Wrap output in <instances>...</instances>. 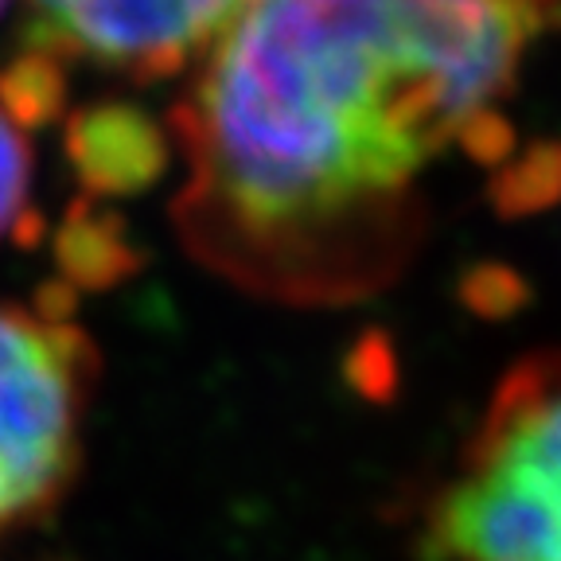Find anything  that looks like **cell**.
Here are the masks:
<instances>
[{
    "label": "cell",
    "instance_id": "5b68a950",
    "mask_svg": "<svg viewBox=\"0 0 561 561\" xmlns=\"http://www.w3.org/2000/svg\"><path fill=\"white\" fill-rule=\"evenodd\" d=\"M62 152L82 195L105 203L145 195L168 172V129L133 102H90L62 117Z\"/></svg>",
    "mask_w": 561,
    "mask_h": 561
},
{
    "label": "cell",
    "instance_id": "ba28073f",
    "mask_svg": "<svg viewBox=\"0 0 561 561\" xmlns=\"http://www.w3.org/2000/svg\"><path fill=\"white\" fill-rule=\"evenodd\" d=\"M561 199V140H535L523 157L500 164L491 180V203L503 219H523Z\"/></svg>",
    "mask_w": 561,
    "mask_h": 561
},
{
    "label": "cell",
    "instance_id": "30bf717a",
    "mask_svg": "<svg viewBox=\"0 0 561 561\" xmlns=\"http://www.w3.org/2000/svg\"><path fill=\"white\" fill-rule=\"evenodd\" d=\"M460 297H465V305L472 308L476 316L500 320V316L518 312V308L526 305V297H530V289H526V280L518 277L515 270L483 262V265H476V270H468L465 285H460Z\"/></svg>",
    "mask_w": 561,
    "mask_h": 561
},
{
    "label": "cell",
    "instance_id": "6da1fadb",
    "mask_svg": "<svg viewBox=\"0 0 561 561\" xmlns=\"http://www.w3.org/2000/svg\"><path fill=\"white\" fill-rule=\"evenodd\" d=\"M538 32L535 0H250L168 117L187 250L300 305L390 280L421 168L515 87Z\"/></svg>",
    "mask_w": 561,
    "mask_h": 561
},
{
    "label": "cell",
    "instance_id": "52a82bcc",
    "mask_svg": "<svg viewBox=\"0 0 561 561\" xmlns=\"http://www.w3.org/2000/svg\"><path fill=\"white\" fill-rule=\"evenodd\" d=\"M0 114L20 133L47 129L67 117V62L39 47H24L0 67Z\"/></svg>",
    "mask_w": 561,
    "mask_h": 561
},
{
    "label": "cell",
    "instance_id": "4fadbf2b",
    "mask_svg": "<svg viewBox=\"0 0 561 561\" xmlns=\"http://www.w3.org/2000/svg\"><path fill=\"white\" fill-rule=\"evenodd\" d=\"M4 9H9V0H0V12H4Z\"/></svg>",
    "mask_w": 561,
    "mask_h": 561
},
{
    "label": "cell",
    "instance_id": "8fae6325",
    "mask_svg": "<svg viewBox=\"0 0 561 561\" xmlns=\"http://www.w3.org/2000/svg\"><path fill=\"white\" fill-rule=\"evenodd\" d=\"M456 140H460V149L472 160H480V164H507L511 149H515V125H511L495 105H488V110H480V114L460 129Z\"/></svg>",
    "mask_w": 561,
    "mask_h": 561
},
{
    "label": "cell",
    "instance_id": "7c38bea8",
    "mask_svg": "<svg viewBox=\"0 0 561 561\" xmlns=\"http://www.w3.org/2000/svg\"><path fill=\"white\" fill-rule=\"evenodd\" d=\"M79 297L82 293L55 273V277H47L44 285L32 293V312L39 316L44 324H70L75 312H79Z\"/></svg>",
    "mask_w": 561,
    "mask_h": 561
},
{
    "label": "cell",
    "instance_id": "8992f818",
    "mask_svg": "<svg viewBox=\"0 0 561 561\" xmlns=\"http://www.w3.org/2000/svg\"><path fill=\"white\" fill-rule=\"evenodd\" d=\"M145 262L129 222L114 207L79 195L55 230V270L79 293H105L129 280Z\"/></svg>",
    "mask_w": 561,
    "mask_h": 561
},
{
    "label": "cell",
    "instance_id": "7a4b0ae2",
    "mask_svg": "<svg viewBox=\"0 0 561 561\" xmlns=\"http://www.w3.org/2000/svg\"><path fill=\"white\" fill-rule=\"evenodd\" d=\"M425 561H561V355L495 386L465 468L425 526Z\"/></svg>",
    "mask_w": 561,
    "mask_h": 561
},
{
    "label": "cell",
    "instance_id": "3957f363",
    "mask_svg": "<svg viewBox=\"0 0 561 561\" xmlns=\"http://www.w3.org/2000/svg\"><path fill=\"white\" fill-rule=\"evenodd\" d=\"M94 378L82 328L0 305V538L51 515L75 483Z\"/></svg>",
    "mask_w": 561,
    "mask_h": 561
},
{
    "label": "cell",
    "instance_id": "277c9868",
    "mask_svg": "<svg viewBox=\"0 0 561 561\" xmlns=\"http://www.w3.org/2000/svg\"><path fill=\"white\" fill-rule=\"evenodd\" d=\"M245 4L250 0H27L24 47L157 82L207 55Z\"/></svg>",
    "mask_w": 561,
    "mask_h": 561
},
{
    "label": "cell",
    "instance_id": "9c48e42d",
    "mask_svg": "<svg viewBox=\"0 0 561 561\" xmlns=\"http://www.w3.org/2000/svg\"><path fill=\"white\" fill-rule=\"evenodd\" d=\"M27 187H32L27 137L0 114V238H9L16 219L27 210Z\"/></svg>",
    "mask_w": 561,
    "mask_h": 561
}]
</instances>
